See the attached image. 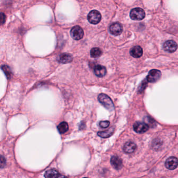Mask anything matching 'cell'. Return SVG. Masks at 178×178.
Returning a JSON list of instances; mask_svg holds the SVG:
<instances>
[{"mask_svg":"<svg viewBox=\"0 0 178 178\" xmlns=\"http://www.w3.org/2000/svg\"><path fill=\"white\" fill-rule=\"evenodd\" d=\"M99 101L109 111H112L114 110L115 106L113 101L106 94H101L98 96Z\"/></svg>","mask_w":178,"mask_h":178,"instance_id":"obj_1","label":"cell"},{"mask_svg":"<svg viewBox=\"0 0 178 178\" xmlns=\"http://www.w3.org/2000/svg\"><path fill=\"white\" fill-rule=\"evenodd\" d=\"M130 17L134 21H141L145 17V13L142 8L137 7L131 11Z\"/></svg>","mask_w":178,"mask_h":178,"instance_id":"obj_2","label":"cell"},{"mask_svg":"<svg viewBox=\"0 0 178 178\" xmlns=\"http://www.w3.org/2000/svg\"><path fill=\"white\" fill-rule=\"evenodd\" d=\"M87 18L90 23L96 25L100 22L101 19V15L98 11L92 10L88 15Z\"/></svg>","mask_w":178,"mask_h":178,"instance_id":"obj_3","label":"cell"},{"mask_svg":"<svg viewBox=\"0 0 178 178\" xmlns=\"http://www.w3.org/2000/svg\"><path fill=\"white\" fill-rule=\"evenodd\" d=\"M161 76V73L159 70H151L150 71L147 76L146 80L149 83H155L159 81Z\"/></svg>","mask_w":178,"mask_h":178,"instance_id":"obj_4","label":"cell"},{"mask_svg":"<svg viewBox=\"0 0 178 178\" xmlns=\"http://www.w3.org/2000/svg\"><path fill=\"white\" fill-rule=\"evenodd\" d=\"M71 36L72 38L76 40H80L83 38L84 36V31L81 27L78 26H75L71 30Z\"/></svg>","mask_w":178,"mask_h":178,"instance_id":"obj_5","label":"cell"},{"mask_svg":"<svg viewBox=\"0 0 178 178\" xmlns=\"http://www.w3.org/2000/svg\"><path fill=\"white\" fill-rule=\"evenodd\" d=\"M149 127L148 125L141 122H136L134 124L133 129L137 133H144L148 131Z\"/></svg>","mask_w":178,"mask_h":178,"instance_id":"obj_6","label":"cell"},{"mask_svg":"<svg viewBox=\"0 0 178 178\" xmlns=\"http://www.w3.org/2000/svg\"><path fill=\"white\" fill-rule=\"evenodd\" d=\"M109 31L112 35L115 36L120 35L123 32L122 25L119 22H114L110 26Z\"/></svg>","mask_w":178,"mask_h":178,"instance_id":"obj_7","label":"cell"},{"mask_svg":"<svg viewBox=\"0 0 178 178\" xmlns=\"http://www.w3.org/2000/svg\"><path fill=\"white\" fill-rule=\"evenodd\" d=\"M164 49L168 52H174L178 48V45L173 40H168L164 43L163 46Z\"/></svg>","mask_w":178,"mask_h":178,"instance_id":"obj_8","label":"cell"},{"mask_svg":"<svg viewBox=\"0 0 178 178\" xmlns=\"http://www.w3.org/2000/svg\"><path fill=\"white\" fill-rule=\"evenodd\" d=\"M178 166V159L175 157H171L166 160L165 166L169 170H174Z\"/></svg>","mask_w":178,"mask_h":178,"instance_id":"obj_9","label":"cell"},{"mask_svg":"<svg viewBox=\"0 0 178 178\" xmlns=\"http://www.w3.org/2000/svg\"><path fill=\"white\" fill-rule=\"evenodd\" d=\"M110 162L112 166L116 170H120L122 168V159L118 156H112L110 160Z\"/></svg>","mask_w":178,"mask_h":178,"instance_id":"obj_10","label":"cell"},{"mask_svg":"<svg viewBox=\"0 0 178 178\" xmlns=\"http://www.w3.org/2000/svg\"><path fill=\"white\" fill-rule=\"evenodd\" d=\"M72 60H73V57L72 55L67 53L60 54L57 57L58 62L61 63H68L72 62Z\"/></svg>","mask_w":178,"mask_h":178,"instance_id":"obj_11","label":"cell"},{"mask_svg":"<svg viewBox=\"0 0 178 178\" xmlns=\"http://www.w3.org/2000/svg\"><path fill=\"white\" fill-rule=\"evenodd\" d=\"M94 73L99 77H105L106 73V70L102 65H97L94 68Z\"/></svg>","mask_w":178,"mask_h":178,"instance_id":"obj_12","label":"cell"},{"mask_svg":"<svg viewBox=\"0 0 178 178\" xmlns=\"http://www.w3.org/2000/svg\"><path fill=\"white\" fill-rule=\"evenodd\" d=\"M143 49L141 48V47L139 46L133 47V48H131L130 51V54L133 57L135 58H139V57H141L143 55Z\"/></svg>","mask_w":178,"mask_h":178,"instance_id":"obj_13","label":"cell"},{"mask_svg":"<svg viewBox=\"0 0 178 178\" xmlns=\"http://www.w3.org/2000/svg\"><path fill=\"white\" fill-rule=\"evenodd\" d=\"M136 145L132 141H128L125 144L123 147V151L127 154L133 153L136 149Z\"/></svg>","mask_w":178,"mask_h":178,"instance_id":"obj_14","label":"cell"},{"mask_svg":"<svg viewBox=\"0 0 178 178\" xmlns=\"http://www.w3.org/2000/svg\"><path fill=\"white\" fill-rule=\"evenodd\" d=\"M44 176L46 178H59V177H62V176L60 174L59 172L57 170L54 169H51L49 170H47L45 172Z\"/></svg>","mask_w":178,"mask_h":178,"instance_id":"obj_15","label":"cell"},{"mask_svg":"<svg viewBox=\"0 0 178 178\" xmlns=\"http://www.w3.org/2000/svg\"><path fill=\"white\" fill-rule=\"evenodd\" d=\"M114 131H115V127H111L105 131L98 132L97 134L99 136L101 137L102 138H108L113 134Z\"/></svg>","mask_w":178,"mask_h":178,"instance_id":"obj_16","label":"cell"},{"mask_svg":"<svg viewBox=\"0 0 178 178\" xmlns=\"http://www.w3.org/2000/svg\"><path fill=\"white\" fill-rule=\"evenodd\" d=\"M57 130L60 134H64L68 130V125L66 122H62L57 126Z\"/></svg>","mask_w":178,"mask_h":178,"instance_id":"obj_17","label":"cell"},{"mask_svg":"<svg viewBox=\"0 0 178 178\" xmlns=\"http://www.w3.org/2000/svg\"><path fill=\"white\" fill-rule=\"evenodd\" d=\"M102 52L101 50L98 48H92L91 50V57L93 58H98L100 57L101 56Z\"/></svg>","mask_w":178,"mask_h":178,"instance_id":"obj_18","label":"cell"},{"mask_svg":"<svg viewBox=\"0 0 178 178\" xmlns=\"http://www.w3.org/2000/svg\"><path fill=\"white\" fill-rule=\"evenodd\" d=\"M2 70L3 71L5 75L7 76V78L10 79L12 77V72L10 70V67L7 65H3L2 67Z\"/></svg>","mask_w":178,"mask_h":178,"instance_id":"obj_19","label":"cell"},{"mask_svg":"<svg viewBox=\"0 0 178 178\" xmlns=\"http://www.w3.org/2000/svg\"><path fill=\"white\" fill-rule=\"evenodd\" d=\"M110 125V122L108 121H101L99 123V126L101 128H106Z\"/></svg>","mask_w":178,"mask_h":178,"instance_id":"obj_20","label":"cell"},{"mask_svg":"<svg viewBox=\"0 0 178 178\" xmlns=\"http://www.w3.org/2000/svg\"><path fill=\"white\" fill-rule=\"evenodd\" d=\"M146 80H145L143 82L141 85H140V88H139V89H138V91H140V92L143 91L145 89V87L147 86V83Z\"/></svg>","mask_w":178,"mask_h":178,"instance_id":"obj_21","label":"cell"},{"mask_svg":"<svg viewBox=\"0 0 178 178\" xmlns=\"http://www.w3.org/2000/svg\"><path fill=\"white\" fill-rule=\"evenodd\" d=\"M5 162H6V161H5V158L3 156H1V168H2L3 167L5 166Z\"/></svg>","mask_w":178,"mask_h":178,"instance_id":"obj_22","label":"cell"},{"mask_svg":"<svg viewBox=\"0 0 178 178\" xmlns=\"http://www.w3.org/2000/svg\"><path fill=\"white\" fill-rule=\"evenodd\" d=\"M5 15L3 13H2L1 14V22H2V24H3L4 22H5Z\"/></svg>","mask_w":178,"mask_h":178,"instance_id":"obj_23","label":"cell"}]
</instances>
